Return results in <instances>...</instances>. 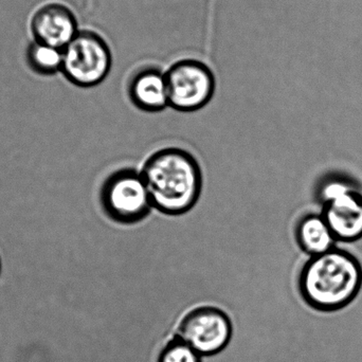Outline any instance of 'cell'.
<instances>
[{"mask_svg":"<svg viewBox=\"0 0 362 362\" xmlns=\"http://www.w3.org/2000/svg\"><path fill=\"white\" fill-rule=\"evenodd\" d=\"M296 238L300 248L310 257L323 255L336 248L338 242L321 213L304 216L298 223Z\"/></svg>","mask_w":362,"mask_h":362,"instance_id":"obj_10","label":"cell"},{"mask_svg":"<svg viewBox=\"0 0 362 362\" xmlns=\"http://www.w3.org/2000/svg\"><path fill=\"white\" fill-rule=\"evenodd\" d=\"M232 325L229 317L213 306H202L185 315L180 338L199 355H214L229 344Z\"/></svg>","mask_w":362,"mask_h":362,"instance_id":"obj_7","label":"cell"},{"mask_svg":"<svg viewBox=\"0 0 362 362\" xmlns=\"http://www.w3.org/2000/svg\"><path fill=\"white\" fill-rule=\"evenodd\" d=\"M100 198L107 216L121 225L139 223L154 208L141 173L134 169L112 173L104 181Z\"/></svg>","mask_w":362,"mask_h":362,"instance_id":"obj_3","label":"cell"},{"mask_svg":"<svg viewBox=\"0 0 362 362\" xmlns=\"http://www.w3.org/2000/svg\"><path fill=\"white\" fill-rule=\"evenodd\" d=\"M321 214L338 242L353 243L362 238V194L351 181L331 178L319 189Z\"/></svg>","mask_w":362,"mask_h":362,"instance_id":"obj_4","label":"cell"},{"mask_svg":"<svg viewBox=\"0 0 362 362\" xmlns=\"http://www.w3.org/2000/svg\"><path fill=\"white\" fill-rule=\"evenodd\" d=\"M142 177L153 206L168 215L191 210L202 193V170L193 155L177 148L153 154L144 163Z\"/></svg>","mask_w":362,"mask_h":362,"instance_id":"obj_2","label":"cell"},{"mask_svg":"<svg viewBox=\"0 0 362 362\" xmlns=\"http://www.w3.org/2000/svg\"><path fill=\"white\" fill-rule=\"evenodd\" d=\"M129 95L134 105L144 112L165 110L169 106L165 72L152 66L138 70L129 80Z\"/></svg>","mask_w":362,"mask_h":362,"instance_id":"obj_9","label":"cell"},{"mask_svg":"<svg viewBox=\"0 0 362 362\" xmlns=\"http://www.w3.org/2000/svg\"><path fill=\"white\" fill-rule=\"evenodd\" d=\"M35 42L63 50L78 33V21L69 8L62 4H44L31 19Z\"/></svg>","mask_w":362,"mask_h":362,"instance_id":"obj_8","label":"cell"},{"mask_svg":"<svg viewBox=\"0 0 362 362\" xmlns=\"http://www.w3.org/2000/svg\"><path fill=\"white\" fill-rule=\"evenodd\" d=\"M157 362H202L200 355L180 338L170 341L159 354Z\"/></svg>","mask_w":362,"mask_h":362,"instance_id":"obj_12","label":"cell"},{"mask_svg":"<svg viewBox=\"0 0 362 362\" xmlns=\"http://www.w3.org/2000/svg\"><path fill=\"white\" fill-rule=\"evenodd\" d=\"M27 62L36 74L51 76L62 71L63 50L34 40L28 47Z\"/></svg>","mask_w":362,"mask_h":362,"instance_id":"obj_11","label":"cell"},{"mask_svg":"<svg viewBox=\"0 0 362 362\" xmlns=\"http://www.w3.org/2000/svg\"><path fill=\"white\" fill-rule=\"evenodd\" d=\"M362 287V266L355 255L336 248L310 257L302 268L299 289L313 310L334 313L350 305Z\"/></svg>","mask_w":362,"mask_h":362,"instance_id":"obj_1","label":"cell"},{"mask_svg":"<svg viewBox=\"0 0 362 362\" xmlns=\"http://www.w3.org/2000/svg\"><path fill=\"white\" fill-rule=\"evenodd\" d=\"M112 68L107 42L93 31H80L63 49L62 72L72 84L93 87L105 80Z\"/></svg>","mask_w":362,"mask_h":362,"instance_id":"obj_5","label":"cell"},{"mask_svg":"<svg viewBox=\"0 0 362 362\" xmlns=\"http://www.w3.org/2000/svg\"><path fill=\"white\" fill-rule=\"evenodd\" d=\"M169 106L178 112H195L206 106L215 90L210 68L196 59H182L165 72Z\"/></svg>","mask_w":362,"mask_h":362,"instance_id":"obj_6","label":"cell"}]
</instances>
